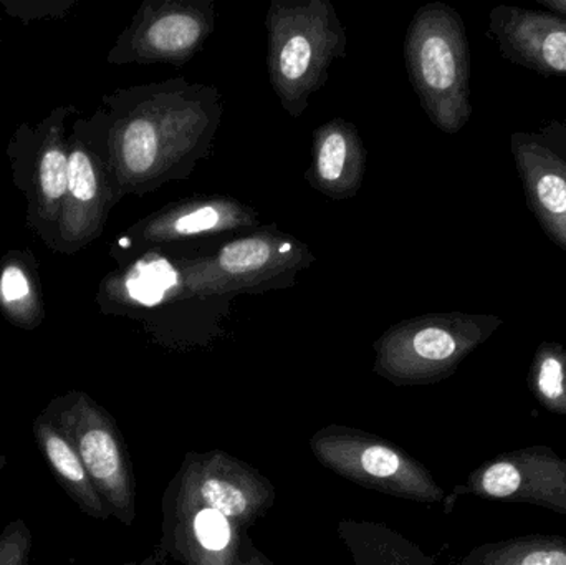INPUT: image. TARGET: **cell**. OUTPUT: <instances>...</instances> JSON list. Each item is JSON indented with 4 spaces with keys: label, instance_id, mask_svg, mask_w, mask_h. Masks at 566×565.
<instances>
[{
    "label": "cell",
    "instance_id": "cell-1",
    "mask_svg": "<svg viewBox=\"0 0 566 565\" xmlns=\"http://www.w3.org/2000/svg\"><path fill=\"white\" fill-rule=\"evenodd\" d=\"M128 93L108 133V166L118 195H146L189 178L221 125L216 86L171 79Z\"/></svg>",
    "mask_w": 566,
    "mask_h": 565
},
{
    "label": "cell",
    "instance_id": "cell-2",
    "mask_svg": "<svg viewBox=\"0 0 566 565\" xmlns=\"http://www.w3.org/2000/svg\"><path fill=\"white\" fill-rule=\"evenodd\" d=\"M268 72L281 106L298 119L345 59L348 35L329 0H272L265 15Z\"/></svg>",
    "mask_w": 566,
    "mask_h": 565
},
{
    "label": "cell",
    "instance_id": "cell-3",
    "mask_svg": "<svg viewBox=\"0 0 566 565\" xmlns=\"http://www.w3.org/2000/svg\"><path fill=\"white\" fill-rule=\"evenodd\" d=\"M409 82L429 122L448 135L472 118L471 50L461 13L442 2L419 7L405 36Z\"/></svg>",
    "mask_w": 566,
    "mask_h": 565
},
{
    "label": "cell",
    "instance_id": "cell-4",
    "mask_svg": "<svg viewBox=\"0 0 566 565\" xmlns=\"http://www.w3.org/2000/svg\"><path fill=\"white\" fill-rule=\"evenodd\" d=\"M504 318L444 312L406 318L373 344V372L396 387H421L448 380L462 362L484 345Z\"/></svg>",
    "mask_w": 566,
    "mask_h": 565
},
{
    "label": "cell",
    "instance_id": "cell-5",
    "mask_svg": "<svg viewBox=\"0 0 566 565\" xmlns=\"http://www.w3.org/2000/svg\"><path fill=\"white\" fill-rule=\"evenodd\" d=\"M315 261L305 242L277 229H259L216 254L181 262L178 269L186 294L206 297L286 287Z\"/></svg>",
    "mask_w": 566,
    "mask_h": 565
},
{
    "label": "cell",
    "instance_id": "cell-6",
    "mask_svg": "<svg viewBox=\"0 0 566 565\" xmlns=\"http://www.w3.org/2000/svg\"><path fill=\"white\" fill-rule=\"evenodd\" d=\"M310 450L323 468L366 490L416 503H444L446 491L431 471L378 435L329 425L310 438Z\"/></svg>",
    "mask_w": 566,
    "mask_h": 565
},
{
    "label": "cell",
    "instance_id": "cell-7",
    "mask_svg": "<svg viewBox=\"0 0 566 565\" xmlns=\"http://www.w3.org/2000/svg\"><path fill=\"white\" fill-rule=\"evenodd\" d=\"M45 414L73 441L109 514L125 526L136 520V481L125 440L112 415L83 391L50 404Z\"/></svg>",
    "mask_w": 566,
    "mask_h": 565
},
{
    "label": "cell",
    "instance_id": "cell-8",
    "mask_svg": "<svg viewBox=\"0 0 566 565\" xmlns=\"http://www.w3.org/2000/svg\"><path fill=\"white\" fill-rule=\"evenodd\" d=\"M218 17L214 0H146L109 53V62L185 66L214 33Z\"/></svg>",
    "mask_w": 566,
    "mask_h": 565
},
{
    "label": "cell",
    "instance_id": "cell-9",
    "mask_svg": "<svg viewBox=\"0 0 566 565\" xmlns=\"http://www.w3.org/2000/svg\"><path fill=\"white\" fill-rule=\"evenodd\" d=\"M468 496L532 504L566 516V458L544 444L497 454L446 494L444 513Z\"/></svg>",
    "mask_w": 566,
    "mask_h": 565
},
{
    "label": "cell",
    "instance_id": "cell-10",
    "mask_svg": "<svg viewBox=\"0 0 566 565\" xmlns=\"http://www.w3.org/2000/svg\"><path fill=\"white\" fill-rule=\"evenodd\" d=\"M186 494L248 531L274 508V484L261 471L221 450L186 454L172 478Z\"/></svg>",
    "mask_w": 566,
    "mask_h": 565
},
{
    "label": "cell",
    "instance_id": "cell-11",
    "mask_svg": "<svg viewBox=\"0 0 566 565\" xmlns=\"http://www.w3.org/2000/svg\"><path fill=\"white\" fill-rule=\"evenodd\" d=\"M248 531L186 494L175 481L163 494V551L181 565H239Z\"/></svg>",
    "mask_w": 566,
    "mask_h": 565
},
{
    "label": "cell",
    "instance_id": "cell-12",
    "mask_svg": "<svg viewBox=\"0 0 566 565\" xmlns=\"http://www.w3.org/2000/svg\"><path fill=\"white\" fill-rule=\"evenodd\" d=\"M259 226V212L245 202L224 195H201L171 202L128 232L135 245H159L188 241L222 232L251 231Z\"/></svg>",
    "mask_w": 566,
    "mask_h": 565
},
{
    "label": "cell",
    "instance_id": "cell-13",
    "mask_svg": "<svg viewBox=\"0 0 566 565\" xmlns=\"http://www.w3.org/2000/svg\"><path fill=\"white\" fill-rule=\"evenodd\" d=\"M489 35L509 62L545 76L566 79V19L517 6L489 13Z\"/></svg>",
    "mask_w": 566,
    "mask_h": 565
},
{
    "label": "cell",
    "instance_id": "cell-14",
    "mask_svg": "<svg viewBox=\"0 0 566 565\" xmlns=\"http://www.w3.org/2000/svg\"><path fill=\"white\" fill-rule=\"evenodd\" d=\"M108 161L75 142L69 151V185L59 219L63 241L85 245L102 234L115 199Z\"/></svg>",
    "mask_w": 566,
    "mask_h": 565
},
{
    "label": "cell",
    "instance_id": "cell-15",
    "mask_svg": "<svg viewBox=\"0 0 566 565\" xmlns=\"http://www.w3.org/2000/svg\"><path fill=\"white\" fill-rule=\"evenodd\" d=\"M511 151L528 208L551 241L566 252V166L535 133H512Z\"/></svg>",
    "mask_w": 566,
    "mask_h": 565
},
{
    "label": "cell",
    "instance_id": "cell-16",
    "mask_svg": "<svg viewBox=\"0 0 566 565\" xmlns=\"http://www.w3.org/2000/svg\"><path fill=\"white\" fill-rule=\"evenodd\" d=\"M368 151L355 123L336 118L313 129L312 165L305 179L333 201L358 195L366 175Z\"/></svg>",
    "mask_w": 566,
    "mask_h": 565
},
{
    "label": "cell",
    "instance_id": "cell-17",
    "mask_svg": "<svg viewBox=\"0 0 566 565\" xmlns=\"http://www.w3.org/2000/svg\"><path fill=\"white\" fill-rule=\"evenodd\" d=\"M33 437L53 477L56 478L62 490L72 498L73 503L90 517L99 521L109 520L112 514L96 488L93 486L92 478L75 444L45 411L33 421Z\"/></svg>",
    "mask_w": 566,
    "mask_h": 565
},
{
    "label": "cell",
    "instance_id": "cell-18",
    "mask_svg": "<svg viewBox=\"0 0 566 565\" xmlns=\"http://www.w3.org/2000/svg\"><path fill=\"white\" fill-rule=\"evenodd\" d=\"M336 536L346 547L348 565H436L418 544L376 521H338Z\"/></svg>",
    "mask_w": 566,
    "mask_h": 565
},
{
    "label": "cell",
    "instance_id": "cell-19",
    "mask_svg": "<svg viewBox=\"0 0 566 565\" xmlns=\"http://www.w3.org/2000/svg\"><path fill=\"white\" fill-rule=\"evenodd\" d=\"M448 565H566V537L528 534L485 543Z\"/></svg>",
    "mask_w": 566,
    "mask_h": 565
},
{
    "label": "cell",
    "instance_id": "cell-20",
    "mask_svg": "<svg viewBox=\"0 0 566 565\" xmlns=\"http://www.w3.org/2000/svg\"><path fill=\"white\" fill-rule=\"evenodd\" d=\"M69 185V148L60 125L50 126L36 158V196L42 215L59 222Z\"/></svg>",
    "mask_w": 566,
    "mask_h": 565
},
{
    "label": "cell",
    "instance_id": "cell-21",
    "mask_svg": "<svg viewBox=\"0 0 566 565\" xmlns=\"http://www.w3.org/2000/svg\"><path fill=\"white\" fill-rule=\"evenodd\" d=\"M528 387L541 407L566 417V348L557 342H542L528 372Z\"/></svg>",
    "mask_w": 566,
    "mask_h": 565
},
{
    "label": "cell",
    "instance_id": "cell-22",
    "mask_svg": "<svg viewBox=\"0 0 566 565\" xmlns=\"http://www.w3.org/2000/svg\"><path fill=\"white\" fill-rule=\"evenodd\" d=\"M0 307L10 322L22 328L36 327L42 321L35 281L19 262H10L0 271Z\"/></svg>",
    "mask_w": 566,
    "mask_h": 565
},
{
    "label": "cell",
    "instance_id": "cell-23",
    "mask_svg": "<svg viewBox=\"0 0 566 565\" xmlns=\"http://www.w3.org/2000/svg\"><path fill=\"white\" fill-rule=\"evenodd\" d=\"M32 533L25 521L7 524L0 533V565H30Z\"/></svg>",
    "mask_w": 566,
    "mask_h": 565
},
{
    "label": "cell",
    "instance_id": "cell-24",
    "mask_svg": "<svg viewBox=\"0 0 566 565\" xmlns=\"http://www.w3.org/2000/svg\"><path fill=\"white\" fill-rule=\"evenodd\" d=\"M538 139L560 158L566 166V119L565 122H552L541 132L535 133Z\"/></svg>",
    "mask_w": 566,
    "mask_h": 565
},
{
    "label": "cell",
    "instance_id": "cell-25",
    "mask_svg": "<svg viewBox=\"0 0 566 565\" xmlns=\"http://www.w3.org/2000/svg\"><path fill=\"white\" fill-rule=\"evenodd\" d=\"M239 565H281L275 564L274 561L269 559L262 551H259L255 547V544L252 543L251 537H245L244 547H242V556L241 561H239Z\"/></svg>",
    "mask_w": 566,
    "mask_h": 565
},
{
    "label": "cell",
    "instance_id": "cell-26",
    "mask_svg": "<svg viewBox=\"0 0 566 565\" xmlns=\"http://www.w3.org/2000/svg\"><path fill=\"white\" fill-rule=\"evenodd\" d=\"M537 3L547 12L566 19V0H537Z\"/></svg>",
    "mask_w": 566,
    "mask_h": 565
},
{
    "label": "cell",
    "instance_id": "cell-27",
    "mask_svg": "<svg viewBox=\"0 0 566 565\" xmlns=\"http://www.w3.org/2000/svg\"><path fill=\"white\" fill-rule=\"evenodd\" d=\"M6 467V458L0 454V473H2V468Z\"/></svg>",
    "mask_w": 566,
    "mask_h": 565
}]
</instances>
